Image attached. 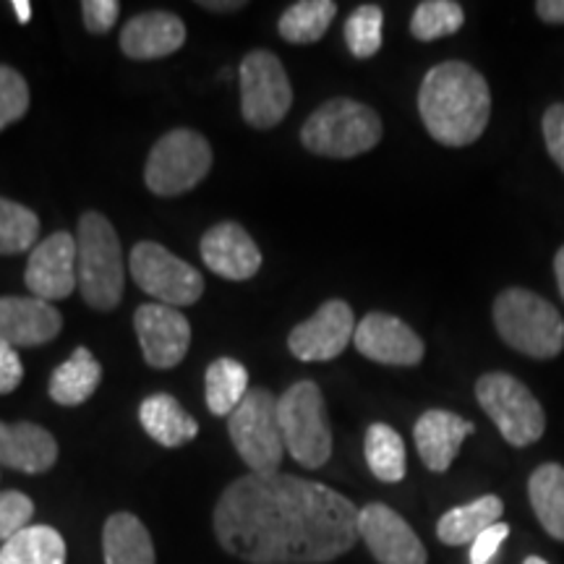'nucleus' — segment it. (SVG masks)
Wrapping results in <instances>:
<instances>
[{
  "label": "nucleus",
  "instance_id": "nucleus-15",
  "mask_svg": "<svg viewBox=\"0 0 564 564\" xmlns=\"http://www.w3.org/2000/svg\"><path fill=\"white\" fill-rule=\"evenodd\" d=\"M24 282L34 299L47 303L68 299L76 288V238L66 230L53 232L30 253Z\"/></svg>",
  "mask_w": 564,
  "mask_h": 564
},
{
  "label": "nucleus",
  "instance_id": "nucleus-42",
  "mask_svg": "<svg viewBox=\"0 0 564 564\" xmlns=\"http://www.w3.org/2000/svg\"><path fill=\"white\" fill-rule=\"evenodd\" d=\"M11 9L17 11V19L21 21V24H30V19H32V3H30V0H13Z\"/></svg>",
  "mask_w": 564,
  "mask_h": 564
},
{
  "label": "nucleus",
  "instance_id": "nucleus-10",
  "mask_svg": "<svg viewBox=\"0 0 564 564\" xmlns=\"http://www.w3.org/2000/svg\"><path fill=\"white\" fill-rule=\"evenodd\" d=\"M241 116L253 129H274L293 105V87L285 66L270 51H251L238 68Z\"/></svg>",
  "mask_w": 564,
  "mask_h": 564
},
{
  "label": "nucleus",
  "instance_id": "nucleus-1",
  "mask_svg": "<svg viewBox=\"0 0 564 564\" xmlns=\"http://www.w3.org/2000/svg\"><path fill=\"white\" fill-rule=\"evenodd\" d=\"M358 507L329 486L288 474H249L215 507V535L249 564H327L348 554Z\"/></svg>",
  "mask_w": 564,
  "mask_h": 564
},
{
  "label": "nucleus",
  "instance_id": "nucleus-33",
  "mask_svg": "<svg viewBox=\"0 0 564 564\" xmlns=\"http://www.w3.org/2000/svg\"><path fill=\"white\" fill-rule=\"evenodd\" d=\"M384 11L379 6H358L345 21V42L356 58H371L382 51Z\"/></svg>",
  "mask_w": 564,
  "mask_h": 564
},
{
  "label": "nucleus",
  "instance_id": "nucleus-5",
  "mask_svg": "<svg viewBox=\"0 0 564 564\" xmlns=\"http://www.w3.org/2000/svg\"><path fill=\"white\" fill-rule=\"evenodd\" d=\"M494 327L510 348L549 361L564 348L562 314L525 288H507L494 301Z\"/></svg>",
  "mask_w": 564,
  "mask_h": 564
},
{
  "label": "nucleus",
  "instance_id": "nucleus-31",
  "mask_svg": "<svg viewBox=\"0 0 564 564\" xmlns=\"http://www.w3.org/2000/svg\"><path fill=\"white\" fill-rule=\"evenodd\" d=\"M40 236V217L24 204L0 196V253H24L34 249Z\"/></svg>",
  "mask_w": 564,
  "mask_h": 564
},
{
  "label": "nucleus",
  "instance_id": "nucleus-3",
  "mask_svg": "<svg viewBox=\"0 0 564 564\" xmlns=\"http://www.w3.org/2000/svg\"><path fill=\"white\" fill-rule=\"evenodd\" d=\"M76 285L97 312H110L123 299L126 270L118 232L100 212H84L76 230Z\"/></svg>",
  "mask_w": 564,
  "mask_h": 564
},
{
  "label": "nucleus",
  "instance_id": "nucleus-38",
  "mask_svg": "<svg viewBox=\"0 0 564 564\" xmlns=\"http://www.w3.org/2000/svg\"><path fill=\"white\" fill-rule=\"evenodd\" d=\"M544 141L546 150L556 162V167L564 173V105H552L544 112Z\"/></svg>",
  "mask_w": 564,
  "mask_h": 564
},
{
  "label": "nucleus",
  "instance_id": "nucleus-19",
  "mask_svg": "<svg viewBox=\"0 0 564 564\" xmlns=\"http://www.w3.org/2000/svg\"><path fill=\"white\" fill-rule=\"evenodd\" d=\"M186 24L171 11H147L126 21L121 51L133 61H158L181 51Z\"/></svg>",
  "mask_w": 564,
  "mask_h": 564
},
{
  "label": "nucleus",
  "instance_id": "nucleus-43",
  "mask_svg": "<svg viewBox=\"0 0 564 564\" xmlns=\"http://www.w3.org/2000/svg\"><path fill=\"white\" fill-rule=\"evenodd\" d=\"M554 274H556V285H560V293L564 299V246L556 251V257H554Z\"/></svg>",
  "mask_w": 564,
  "mask_h": 564
},
{
  "label": "nucleus",
  "instance_id": "nucleus-35",
  "mask_svg": "<svg viewBox=\"0 0 564 564\" xmlns=\"http://www.w3.org/2000/svg\"><path fill=\"white\" fill-rule=\"evenodd\" d=\"M34 514V502L21 491H0V541H9L13 535L30 528Z\"/></svg>",
  "mask_w": 564,
  "mask_h": 564
},
{
  "label": "nucleus",
  "instance_id": "nucleus-14",
  "mask_svg": "<svg viewBox=\"0 0 564 564\" xmlns=\"http://www.w3.org/2000/svg\"><path fill=\"white\" fill-rule=\"evenodd\" d=\"M133 327L144 352V361L152 369H173L186 358L192 345V324L181 308L165 303H144L133 314Z\"/></svg>",
  "mask_w": 564,
  "mask_h": 564
},
{
  "label": "nucleus",
  "instance_id": "nucleus-28",
  "mask_svg": "<svg viewBox=\"0 0 564 564\" xmlns=\"http://www.w3.org/2000/svg\"><path fill=\"white\" fill-rule=\"evenodd\" d=\"M249 394V371L236 358H217L209 364L204 377V398L215 415H232L243 398Z\"/></svg>",
  "mask_w": 564,
  "mask_h": 564
},
{
  "label": "nucleus",
  "instance_id": "nucleus-25",
  "mask_svg": "<svg viewBox=\"0 0 564 564\" xmlns=\"http://www.w3.org/2000/svg\"><path fill=\"white\" fill-rule=\"evenodd\" d=\"M102 382V366L91 356L89 348H76L68 361H63L51 377V400L58 405L74 408L87 403Z\"/></svg>",
  "mask_w": 564,
  "mask_h": 564
},
{
  "label": "nucleus",
  "instance_id": "nucleus-39",
  "mask_svg": "<svg viewBox=\"0 0 564 564\" xmlns=\"http://www.w3.org/2000/svg\"><path fill=\"white\" fill-rule=\"evenodd\" d=\"M24 379V366L13 345L0 340V394H9L17 390Z\"/></svg>",
  "mask_w": 564,
  "mask_h": 564
},
{
  "label": "nucleus",
  "instance_id": "nucleus-44",
  "mask_svg": "<svg viewBox=\"0 0 564 564\" xmlns=\"http://www.w3.org/2000/svg\"><path fill=\"white\" fill-rule=\"evenodd\" d=\"M523 564H549L546 560H541V556H528Z\"/></svg>",
  "mask_w": 564,
  "mask_h": 564
},
{
  "label": "nucleus",
  "instance_id": "nucleus-30",
  "mask_svg": "<svg viewBox=\"0 0 564 564\" xmlns=\"http://www.w3.org/2000/svg\"><path fill=\"white\" fill-rule=\"evenodd\" d=\"M335 13L337 3H333V0H301V3H293L278 21L280 37L293 42V45H312V42L324 37Z\"/></svg>",
  "mask_w": 564,
  "mask_h": 564
},
{
  "label": "nucleus",
  "instance_id": "nucleus-17",
  "mask_svg": "<svg viewBox=\"0 0 564 564\" xmlns=\"http://www.w3.org/2000/svg\"><path fill=\"white\" fill-rule=\"evenodd\" d=\"M63 329V316L53 303L24 295L0 299V340L13 348H37L55 340Z\"/></svg>",
  "mask_w": 564,
  "mask_h": 564
},
{
  "label": "nucleus",
  "instance_id": "nucleus-12",
  "mask_svg": "<svg viewBox=\"0 0 564 564\" xmlns=\"http://www.w3.org/2000/svg\"><path fill=\"white\" fill-rule=\"evenodd\" d=\"M356 316L340 299L322 303L312 319L295 324L288 335V348L299 361H333L348 348L356 335Z\"/></svg>",
  "mask_w": 564,
  "mask_h": 564
},
{
  "label": "nucleus",
  "instance_id": "nucleus-29",
  "mask_svg": "<svg viewBox=\"0 0 564 564\" xmlns=\"http://www.w3.org/2000/svg\"><path fill=\"white\" fill-rule=\"evenodd\" d=\"M364 453L369 470L379 481L398 484L405 478V444L403 436L394 432L392 426H387V423H371L366 429Z\"/></svg>",
  "mask_w": 564,
  "mask_h": 564
},
{
  "label": "nucleus",
  "instance_id": "nucleus-20",
  "mask_svg": "<svg viewBox=\"0 0 564 564\" xmlns=\"http://www.w3.org/2000/svg\"><path fill=\"white\" fill-rule=\"evenodd\" d=\"M474 432L476 426L470 421H465L463 415L432 408V411H426L415 421L413 436L423 465L432 474H444V470H449L457 453H460L465 436H470Z\"/></svg>",
  "mask_w": 564,
  "mask_h": 564
},
{
  "label": "nucleus",
  "instance_id": "nucleus-4",
  "mask_svg": "<svg viewBox=\"0 0 564 564\" xmlns=\"http://www.w3.org/2000/svg\"><path fill=\"white\" fill-rule=\"evenodd\" d=\"M382 118L377 110L350 97H335L306 118L301 141L319 158L350 160L373 150L382 141Z\"/></svg>",
  "mask_w": 564,
  "mask_h": 564
},
{
  "label": "nucleus",
  "instance_id": "nucleus-22",
  "mask_svg": "<svg viewBox=\"0 0 564 564\" xmlns=\"http://www.w3.org/2000/svg\"><path fill=\"white\" fill-rule=\"evenodd\" d=\"M139 421L141 426H144V432L150 434L160 447L167 449L181 447V444L196 440V434H199V423L183 411L173 394L165 392L150 394V398L141 400Z\"/></svg>",
  "mask_w": 564,
  "mask_h": 564
},
{
  "label": "nucleus",
  "instance_id": "nucleus-27",
  "mask_svg": "<svg viewBox=\"0 0 564 564\" xmlns=\"http://www.w3.org/2000/svg\"><path fill=\"white\" fill-rule=\"evenodd\" d=\"M0 564H66V541L51 525H30L6 541Z\"/></svg>",
  "mask_w": 564,
  "mask_h": 564
},
{
  "label": "nucleus",
  "instance_id": "nucleus-26",
  "mask_svg": "<svg viewBox=\"0 0 564 564\" xmlns=\"http://www.w3.org/2000/svg\"><path fill=\"white\" fill-rule=\"evenodd\" d=\"M528 499L533 514L544 531L556 541H564V468L546 463L528 478Z\"/></svg>",
  "mask_w": 564,
  "mask_h": 564
},
{
  "label": "nucleus",
  "instance_id": "nucleus-36",
  "mask_svg": "<svg viewBox=\"0 0 564 564\" xmlns=\"http://www.w3.org/2000/svg\"><path fill=\"white\" fill-rule=\"evenodd\" d=\"M82 17L84 26L91 34H108L121 17V3L118 0H84Z\"/></svg>",
  "mask_w": 564,
  "mask_h": 564
},
{
  "label": "nucleus",
  "instance_id": "nucleus-2",
  "mask_svg": "<svg viewBox=\"0 0 564 564\" xmlns=\"http://www.w3.org/2000/svg\"><path fill=\"white\" fill-rule=\"evenodd\" d=\"M419 110L434 141L444 147H468L489 126V84L468 63L444 61L423 76Z\"/></svg>",
  "mask_w": 564,
  "mask_h": 564
},
{
  "label": "nucleus",
  "instance_id": "nucleus-21",
  "mask_svg": "<svg viewBox=\"0 0 564 564\" xmlns=\"http://www.w3.org/2000/svg\"><path fill=\"white\" fill-rule=\"evenodd\" d=\"M58 460V442L37 423L0 421V465L21 474H45Z\"/></svg>",
  "mask_w": 564,
  "mask_h": 564
},
{
  "label": "nucleus",
  "instance_id": "nucleus-13",
  "mask_svg": "<svg viewBox=\"0 0 564 564\" xmlns=\"http://www.w3.org/2000/svg\"><path fill=\"white\" fill-rule=\"evenodd\" d=\"M358 535L379 564H426L429 554L408 520L382 502L358 512Z\"/></svg>",
  "mask_w": 564,
  "mask_h": 564
},
{
  "label": "nucleus",
  "instance_id": "nucleus-37",
  "mask_svg": "<svg viewBox=\"0 0 564 564\" xmlns=\"http://www.w3.org/2000/svg\"><path fill=\"white\" fill-rule=\"evenodd\" d=\"M510 535V525L507 523H497L478 535V539L470 544V564H494L497 560L499 549Z\"/></svg>",
  "mask_w": 564,
  "mask_h": 564
},
{
  "label": "nucleus",
  "instance_id": "nucleus-7",
  "mask_svg": "<svg viewBox=\"0 0 564 564\" xmlns=\"http://www.w3.org/2000/svg\"><path fill=\"white\" fill-rule=\"evenodd\" d=\"M476 398L512 447H531L546 432V413L535 394L512 373L489 371L476 382Z\"/></svg>",
  "mask_w": 564,
  "mask_h": 564
},
{
  "label": "nucleus",
  "instance_id": "nucleus-11",
  "mask_svg": "<svg viewBox=\"0 0 564 564\" xmlns=\"http://www.w3.org/2000/svg\"><path fill=\"white\" fill-rule=\"evenodd\" d=\"M131 278L144 293L158 299L165 306H192L202 299L204 280L192 264L183 262L173 251L154 241L133 246L129 259Z\"/></svg>",
  "mask_w": 564,
  "mask_h": 564
},
{
  "label": "nucleus",
  "instance_id": "nucleus-34",
  "mask_svg": "<svg viewBox=\"0 0 564 564\" xmlns=\"http://www.w3.org/2000/svg\"><path fill=\"white\" fill-rule=\"evenodd\" d=\"M30 110V87L17 68L0 66V131L21 121Z\"/></svg>",
  "mask_w": 564,
  "mask_h": 564
},
{
  "label": "nucleus",
  "instance_id": "nucleus-41",
  "mask_svg": "<svg viewBox=\"0 0 564 564\" xmlns=\"http://www.w3.org/2000/svg\"><path fill=\"white\" fill-rule=\"evenodd\" d=\"M202 9H209V11H238V9H243L246 3H241V0H220V3H212V0H204V3H199Z\"/></svg>",
  "mask_w": 564,
  "mask_h": 564
},
{
  "label": "nucleus",
  "instance_id": "nucleus-16",
  "mask_svg": "<svg viewBox=\"0 0 564 564\" xmlns=\"http://www.w3.org/2000/svg\"><path fill=\"white\" fill-rule=\"evenodd\" d=\"M352 345L369 361L384 366H419L426 352V345L403 319L384 312H371L358 322Z\"/></svg>",
  "mask_w": 564,
  "mask_h": 564
},
{
  "label": "nucleus",
  "instance_id": "nucleus-18",
  "mask_svg": "<svg viewBox=\"0 0 564 564\" xmlns=\"http://www.w3.org/2000/svg\"><path fill=\"white\" fill-rule=\"evenodd\" d=\"M204 264L225 280H251L262 267V251L238 223H220L202 236L199 243Z\"/></svg>",
  "mask_w": 564,
  "mask_h": 564
},
{
  "label": "nucleus",
  "instance_id": "nucleus-8",
  "mask_svg": "<svg viewBox=\"0 0 564 564\" xmlns=\"http://www.w3.org/2000/svg\"><path fill=\"white\" fill-rule=\"evenodd\" d=\"M228 432L232 447L251 474H278L285 457V442L280 432L278 398L270 390H249L228 419Z\"/></svg>",
  "mask_w": 564,
  "mask_h": 564
},
{
  "label": "nucleus",
  "instance_id": "nucleus-23",
  "mask_svg": "<svg viewBox=\"0 0 564 564\" xmlns=\"http://www.w3.org/2000/svg\"><path fill=\"white\" fill-rule=\"evenodd\" d=\"M505 502L497 494H484V497L474 499V502L453 507L444 512L436 523V539L447 546H465L474 544L486 528L502 523Z\"/></svg>",
  "mask_w": 564,
  "mask_h": 564
},
{
  "label": "nucleus",
  "instance_id": "nucleus-6",
  "mask_svg": "<svg viewBox=\"0 0 564 564\" xmlns=\"http://www.w3.org/2000/svg\"><path fill=\"white\" fill-rule=\"evenodd\" d=\"M278 419L285 453L303 468L316 470L333 455V429L319 384L303 379L278 398Z\"/></svg>",
  "mask_w": 564,
  "mask_h": 564
},
{
  "label": "nucleus",
  "instance_id": "nucleus-40",
  "mask_svg": "<svg viewBox=\"0 0 564 564\" xmlns=\"http://www.w3.org/2000/svg\"><path fill=\"white\" fill-rule=\"evenodd\" d=\"M535 13L546 24H564V0H539Z\"/></svg>",
  "mask_w": 564,
  "mask_h": 564
},
{
  "label": "nucleus",
  "instance_id": "nucleus-9",
  "mask_svg": "<svg viewBox=\"0 0 564 564\" xmlns=\"http://www.w3.org/2000/svg\"><path fill=\"white\" fill-rule=\"evenodd\" d=\"M212 147L199 131L173 129L154 141L144 167V183L158 196H181L207 178Z\"/></svg>",
  "mask_w": 564,
  "mask_h": 564
},
{
  "label": "nucleus",
  "instance_id": "nucleus-32",
  "mask_svg": "<svg viewBox=\"0 0 564 564\" xmlns=\"http://www.w3.org/2000/svg\"><path fill=\"white\" fill-rule=\"evenodd\" d=\"M465 24V11L455 0H423L413 11L411 34L421 42H434L440 37L460 32Z\"/></svg>",
  "mask_w": 564,
  "mask_h": 564
},
{
  "label": "nucleus",
  "instance_id": "nucleus-24",
  "mask_svg": "<svg viewBox=\"0 0 564 564\" xmlns=\"http://www.w3.org/2000/svg\"><path fill=\"white\" fill-rule=\"evenodd\" d=\"M105 564H154V544L137 514L116 512L102 528Z\"/></svg>",
  "mask_w": 564,
  "mask_h": 564
}]
</instances>
